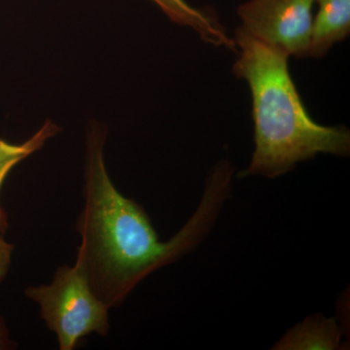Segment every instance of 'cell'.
Instances as JSON below:
<instances>
[{
	"mask_svg": "<svg viewBox=\"0 0 350 350\" xmlns=\"http://www.w3.org/2000/svg\"><path fill=\"white\" fill-rule=\"evenodd\" d=\"M25 295L38 304L61 350H75L91 334L109 333L110 308L94 293L77 262L59 267L50 284L27 287Z\"/></svg>",
	"mask_w": 350,
	"mask_h": 350,
	"instance_id": "cell-3",
	"label": "cell"
},
{
	"mask_svg": "<svg viewBox=\"0 0 350 350\" xmlns=\"http://www.w3.org/2000/svg\"><path fill=\"white\" fill-rule=\"evenodd\" d=\"M342 331L335 319L320 314L306 317L276 342V350H334L340 347Z\"/></svg>",
	"mask_w": 350,
	"mask_h": 350,
	"instance_id": "cell-7",
	"label": "cell"
},
{
	"mask_svg": "<svg viewBox=\"0 0 350 350\" xmlns=\"http://www.w3.org/2000/svg\"><path fill=\"white\" fill-rule=\"evenodd\" d=\"M163 11L170 21L183 27H191L204 42L214 46H224L236 52L234 39L228 36L217 18L208 11L200 10L191 6L185 0H151Z\"/></svg>",
	"mask_w": 350,
	"mask_h": 350,
	"instance_id": "cell-6",
	"label": "cell"
},
{
	"mask_svg": "<svg viewBox=\"0 0 350 350\" xmlns=\"http://www.w3.org/2000/svg\"><path fill=\"white\" fill-rule=\"evenodd\" d=\"M308 57H323L336 43L350 33V0H315Z\"/></svg>",
	"mask_w": 350,
	"mask_h": 350,
	"instance_id": "cell-5",
	"label": "cell"
},
{
	"mask_svg": "<svg viewBox=\"0 0 350 350\" xmlns=\"http://www.w3.org/2000/svg\"><path fill=\"white\" fill-rule=\"evenodd\" d=\"M107 126L87 128L84 206L76 220L81 237L76 262L94 293L108 308H119L133 290L159 269L199 245L231 192L234 169L221 161L209 174L202 202L180 231L161 241L144 207L115 187L105 160Z\"/></svg>",
	"mask_w": 350,
	"mask_h": 350,
	"instance_id": "cell-1",
	"label": "cell"
},
{
	"mask_svg": "<svg viewBox=\"0 0 350 350\" xmlns=\"http://www.w3.org/2000/svg\"><path fill=\"white\" fill-rule=\"evenodd\" d=\"M16 344L11 340L10 333L7 329L5 322L0 317V350H8L15 349Z\"/></svg>",
	"mask_w": 350,
	"mask_h": 350,
	"instance_id": "cell-10",
	"label": "cell"
},
{
	"mask_svg": "<svg viewBox=\"0 0 350 350\" xmlns=\"http://www.w3.org/2000/svg\"><path fill=\"white\" fill-rule=\"evenodd\" d=\"M59 131L61 128L52 120L48 119L33 135L22 144H12L0 138V191L7 175L16 165L41 150L46 142L56 137ZM8 229V214L0 204V234L4 236Z\"/></svg>",
	"mask_w": 350,
	"mask_h": 350,
	"instance_id": "cell-8",
	"label": "cell"
},
{
	"mask_svg": "<svg viewBox=\"0 0 350 350\" xmlns=\"http://www.w3.org/2000/svg\"><path fill=\"white\" fill-rule=\"evenodd\" d=\"M14 245L8 243L4 236L0 234V283L3 282L8 275L12 265Z\"/></svg>",
	"mask_w": 350,
	"mask_h": 350,
	"instance_id": "cell-9",
	"label": "cell"
},
{
	"mask_svg": "<svg viewBox=\"0 0 350 350\" xmlns=\"http://www.w3.org/2000/svg\"><path fill=\"white\" fill-rule=\"evenodd\" d=\"M234 40L241 49L234 73L250 85L254 123V152L241 176L276 178L319 154L349 155V131L310 116L290 75L289 57L239 27Z\"/></svg>",
	"mask_w": 350,
	"mask_h": 350,
	"instance_id": "cell-2",
	"label": "cell"
},
{
	"mask_svg": "<svg viewBox=\"0 0 350 350\" xmlns=\"http://www.w3.org/2000/svg\"><path fill=\"white\" fill-rule=\"evenodd\" d=\"M315 0H248L239 6L241 29L288 57H308Z\"/></svg>",
	"mask_w": 350,
	"mask_h": 350,
	"instance_id": "cell-4",
	"label": "cell"
}]
</instances>
